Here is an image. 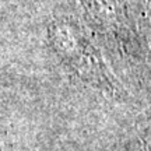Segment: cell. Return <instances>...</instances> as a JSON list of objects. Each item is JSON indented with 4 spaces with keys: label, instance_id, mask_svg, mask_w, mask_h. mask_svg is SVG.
Returning a JSON list of instances; mask_svg holds the SVG:
<instances>
[{
    "label": "cell",
    "instance_id": "1",
    "mask_svg": "<svg viewBox=\"0 0 151 151\" xmlns=\"http://www.w3.org/2000/svg\"><path fill=\"white\" fill-rule=\"evenodd\" d=\"M141 140L144 143L147 151H151V109L146 119V126L143 129V134H141Z\"/></svg>",
    "mask_w": 151,
    "mask_h": 151
}]
</instances>
